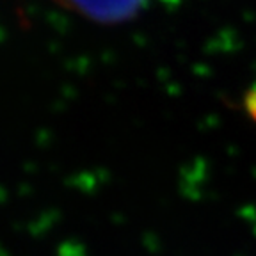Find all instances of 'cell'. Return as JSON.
<instances>
[{
  "instance_id": "6da1fadb",
  "label": "cell",
  "mask_w": 256,
  "mask_h": 256,
  "mask_svg": "<svg viewBox=\"0 0 256 256\" xmlns=\"http://www.w3.org/2000/svg\"><path fill=\"white\" fill-rule=\"evenodd\" d=\"M59 6L102 24H118L128 20L140 8L144 0H54Z\"/></svg>"
}]
</instances>
